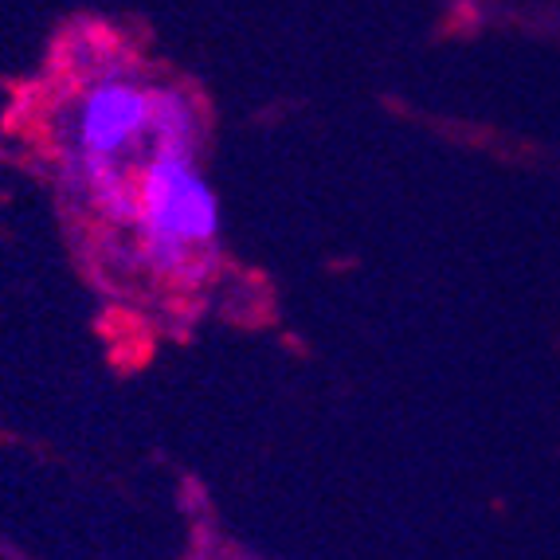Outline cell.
Listing matches in <instances>:
<instances>
[{"instance_id": "cell-1", "label": "cell", "mask_w": 560, "mask_h": 560, "mask_svg": "<svg viewBox=\"0 0 560 560\" xmlns=\"http://www.w3.org/2000/svg\"><path fill=\"white\" fill-rule=\"evenodd\" d=\"M168 138H200L197 103L133 71H103L63 118V177L106 224L126 228L133 177Z\"/></svg>"}, {"instance_id": "cell-2", "label": "cell", "mask_w": 560, "mask_h": 560, "mask_svg": "<svg viewBox=\"0 0 560 560\" xmlns=\"http://www.w3.org/2000/svg\"><path fill=\"white\" fill-rule=\"evenodd\" d=\"M130 235L165 279H197L220 243V197L200 168V138H168L133 177Z\"/></svg>"}]
</instances>
